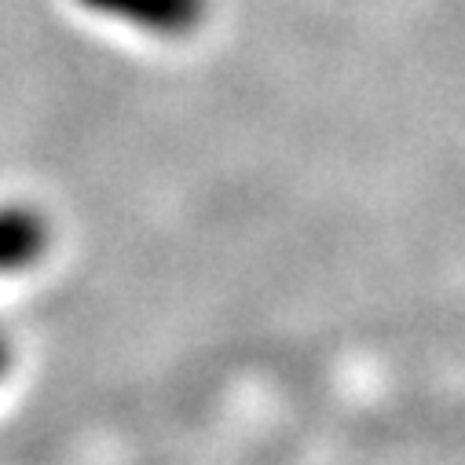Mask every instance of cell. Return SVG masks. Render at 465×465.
Listing matches in <instances>:
<instances>
[{
  "mask_svg": "<svg viewBox=\"0 0 465 465\" xmlns=\"http://www.w3.org/2000/svg\"><path fill=\"white\" fill-rule=\"evenodd\" d=\"M48 246V227L34 209H0V272L30 268Z\"/></svg>",
  "mask_w": 465,
  "mask_h": 465,
  "instance_id": "obj_2",
  "label": "cell"
},
{
  "mask_svg": "<svg viewBox=\"0 0 465 465\" xmlns=\"http://www.w3.org/2000/svg\"><path fill=\"white\" fill-rule=\"evenodd\" d=\"M81 8L118 19L151 34H165V37H180L202 26L205 19V0H77Z\"/></svg>",
  "mask_w": 465,
  "mask_h": 465,
  "instance_id": "obj_1",
  "label": "cell"
},
{
  "mask_svg": "<svg viewBox=\"0 0 465 465\" xmlns=\"http://www.w3.org/2000/svg\"><path fill=\"white\" fill-rule=\"evenodd\" d=\"M8 360H12V352H8V341L0 337V378H5V371H8Z\"/></svg>",
  "mask_w": 465,
  "mask_h": 465,
  "instance_id": "obj_3",
  "label": "cell"
}]
</instances>
